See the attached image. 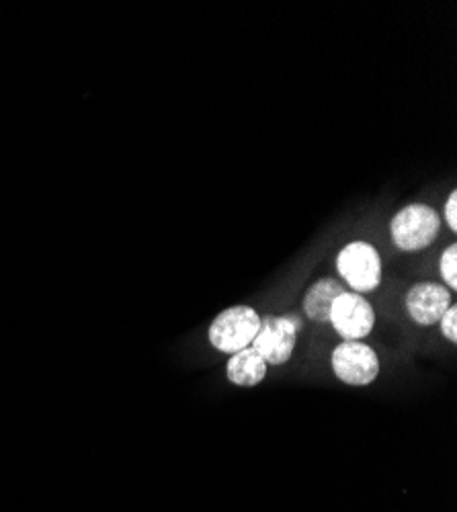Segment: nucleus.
<instances>
[{
	"instance_id": "1",
	"label": "nucleus",
	"mask_w": 457,
	"mask_h": 512,
	"mask_svg": "<svg viewBox=\"0 0 457 512\" xmlns=\"http://www.w3.org/2000/svg\"><path fill=\"white\" fill-rule=\"evenodd\" d=\"M439 230V213L425 203L406 205L390 222L392 242L404 252H419L423 248H429L437 240Z\"/></svg>"
},
{
	"instance_id": "10",
	"label": "nucleus",
	"mask_w": 457,
	"mask_h": 512,
	"mask_svg": "<svg viewBox=\"0 0 457 512\" xmlns=\"http://www.w3.org/2000/svg\"><path fill=\"white\" fill-rule=\"evenodd\" d=\"M439 273L449 291L457 289V246L451 244L443 250L439 261Z\"/></svg>"
},
{
	"instance_id": "5",
	"label": "nucleus",
	"mask_w": 457,
	"mask_h": 512,
	"mask_svg": "<svg viewBox=\"0 0 457 512\" xmlns=\"http://www.w3.org/2000/svg\"><path fill=\"white\" fill-rule=\"evenodd\" d=\"M332 373L347 386L365 388L380 375V357L363 340H343L330 357Z\"/></svg>"
},
{
	"instance_id": "3",
	"label": "nucleus",
	"mask_w": 457,
	"mask_h": 512,
	"mask_svg": "<svg viewBox=\"0 0 457 512\" xmlns=\"http://www.w3.org/2000/svg\"><path fill=\"white\" fill-rule=\"evenodd\" d=\"M337 271L353 293H371L382 285V256L376 246L355 240L339 252Z\"/></svg>"
},
{
	"instance_id": "12",
	"label": "nucleus",
	"mask_w": 457,
	"mask_h": 512,
	"mask_svg": "<svg viewBox=\"0 0 457 512\" xmlns=\"http://www.w3.org/2000/svg\"><path fill=\"white\" fill-rule=\"evenodd\" d=\"M445 222L451 232L457 230V191H451L445 201Z\"/></svg>"
},
{
	"instance_id": "2",
	"label": "nucleus",
	"mask_w": 457,
	"mask_h": 512,
	"mask_svg": "<svg viewBox=\"0 0 457 512\" xmlns=\"http://www.w3.org/2000/svg\"><path fill=\"white\" fill-rule=\"evenodd\" d=\"M259 326L261 316L257 314L255 308L232 306L214 318L207 338H210V345L216 351L224 355H234L253 345Z\"/></svg>"
},
{
	"instance_id": "6",
	"label": "nucleus",
	"mask_w": 457,
	"mask_h": 512,
	"mask_svg": "<svg viewBox=\"0 0 457 512\" xmlns=\"http://www.w3.org/2000/svg\"><path fill=\"white\" fill-rule=\"evenodd\" d=\"M328 324L343 340H363L376 326V312L363 295L345 291L332 304Z\"/></svg>"
},
{
	"instance_id": "9",
	"label": "nucleus",
	"mask_w": 457,
	"mask_h": 512,
	"mask_svg": "<svg viewBox=\"0 0 457 512\" xmlns=\"http://www.w3.org/2000/svg\"><path fill=\"white\" fill-rule=\"evenodd\" d=\"M347 289L337 279H318L304 295V312L312 322L328 324L332 304L337 302V297L343 295Z\"/></svg>"
},
{
	"instance_id": "11",
	"label": "nucleus",
	"mask_w": 457,
	"mask_h": 512,
	"mask_svg": "<svg viewBox=\"0 0 457 512\" xmlns=\"http://www.w3.org/2000/svg\"><path fill=\"white\" fill-rule=\"evenodd\" d=\"M441 334L449 340L451 345L457 343V306L451 304V308L445 312V316L439 320Z\"/></svg>"
},
{
	"instance_id": "4",
	"label": "nucleus",
	"mask_w": 457,
	"mask_h": 512,
	"mask_svg": "<svg viewBox=\"0 0 457 512\" xmlns=\"http://www.w3.org/2000/svg\"><path fill=\"white\" fill-rule=\"evenodd\" d=\"M300 330L302 320L298 316L261 318L259 332L251 347L267 361V365H285L296 351Z\"/></svg>"
},
{
	"instance_id": "8",
	"label": "nucleus",
	"mask_w": 457,
	"mask_h": 512,
	"mask_svg": "<svg viewBox=\"0 0 457 512\" xmlns=\"http://www.w3.org/2000/svg\"><path fill=\"white\" fill-rule=\"evenodd\" d=\"M267 373V361L253 347L230 355V361L226 365L228 381L238 388H257L261 381H265Z\"/></svg>"
},
{
	"instance_id": "7",
	"label": "nucleus",
	"mask_w": 457,
	"mask_h": 512,
	"mask_svg": "<svg viewBox=\"0 0 457 512\" xmlns=\"http://www.w3.org/2000/svg\"><path fill=\"white\" fill-rule=\"evenodd\" d=\"M451 291L441 283H417L404 297L410 320L419 326H433L451 308Z\"/></svg>"
}]
</instances>
